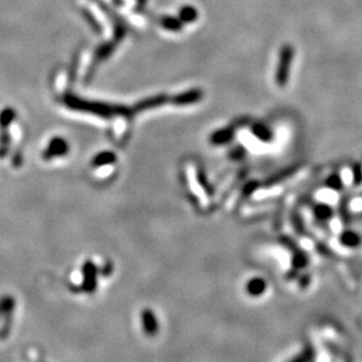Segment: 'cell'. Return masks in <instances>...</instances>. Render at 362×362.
Masks as SVG:
<instances>
[{
	"label": "cell",
	"mask_w": 362,
	"mask_h": 362,
	"mask_svg": "<svg viewBox=\"0 0 362 362\" xmlns=\"http://www.w3.org/2000/svg\"><path fill=\"white\" fill-rule=\"evenodd\" d=\"M63 103L71 108L72 111H79L83 113L94 114V115L104 117V119H111L116 115L130 117L133 115V111L124 105L111 104L99 102V101H88L86 99H81L72 93H67L63 96Z\"/></svg>",
	"instance_id": "1"
},
{
	"label": "cell",
	"mask_w": 362,
	"mask_h": 362,
	"mask_svg": "<svg viewBox=\"0 0 362 362\" xmlns=\"http://www.w3.org/2000/svg\"><path fill=\"white\" fill-rule=\"evenodd\" d=\"M294 59V48L292 45L286 44L280 48L279 52V60L276 65L275 71V83L279 87H285L290 79V73L292 62Z\"/></svg>",
	"instance_id": "2"
},
{
	"label": "cell",
	"mask_w": 362,
	"mask_h": 362,
	"mask_svg": "<svg viewBox=\"0 0 362 362\" xmlns=\"http://www.w3.org/2000/svg\"><path fill=\"white\" fill-rule=\"evenodd\" d=\"M204 96V93L201 88H193L189 91L180 93L170 99V102L176 105H189L199 102Z\"/></svg>",
	"instance_id": "3"
},
{
	"label": "cell",
	"mask_w": 362,
	"mask_h": 362,
	"mask_svg": "<svg viewBox=\"0 0 362 362\" xmlns=\"http://www.w3.org/2000/svg\"><path fill=\"white\" fill-rule=\"evenodd\" d=\"M69 150V145L66 140H63L62 137H54L50 142L47 149L45 150L44 157L46 160H51L53 157H59L62 155H66Z\"/></svg>",
	"instance_id": "4"
},
{
	"label": "cell",
	"mask_w": 362,
	"mask_h": 362,
	"mask_svg": "<svg viewBox=\"0 0 362 362\" xmlns=\"http://www.w3.org/2000/svg\"><path fill=\"white\" fill-rule=\"evenodd\" d=\"M170 101V97L166 94H158L155 96L148 97V99H144L137 102L134 107V111L135 112H143L148 111V109H153L156 107H160V105H163L165 102Z\"/></svg>",
	"instance_id": "5"
},
{
	"label": "cell",
	"mask_w": 362,
	"mask_h": 362,
	"mask_svg": "<svg viewBox=\"0 0 362 362\" xmlns=\"http://www.w3.org/2000/svg\"><path fill=\"white\" fill-rule=\"evenodd\" d=\"M84 272V280L82 284L83 291L92 292L95 290L96 286V267L93 263L87 262L83 267Z\"/></svg>",
	"instance_id": "6"
},
{
	"label": "cell",
	"mask_w": 362,
	"mask_h": 362,
	"mask_svg": "<svg viewBox=\"0 0 362 362\" xmlns=\"http://www.w3.org/2000/svg\"><path fill=\"white\" fill-rule=\"evenodd\" d=\"M235 136V128L227 127L218 129L211 134L210 142L215 145H223L229 143L230 141H232Z\"/></svg>",
	"instance_id": "7"
},
{
	"label": "cell",
	"mask_w": 362,
	"mask_h": 362,
	"mask_svg": "<svg viewBox=\"0 0 362 362\" xmlns=\"http://www.w3.org/2000/svg\"><path fill=\"white\" fill-rule=\"evenodd\" d=\"M266 288H267L266 282L263 278H259V276L250 279L246 284L247 294L251 296H254V298H257V296L265 293Z\"/></svg>",
	"instance_id": "8"
},
{
	"label": "cell",
	"mask_w": 362,
	"mask_h": 362,
	"mask_svg": "<svg viewBox=\"0 0 362 362\" xmlns=\"http://www.w3.org/2000/svg\"><path fill=\"white\" fill-rule=\"evenodd\" d=\"M251 133L253 134L255 138H258L259 141L264 142V143H268L273 140V133L272 130L264 123H254L251 125Z\"/></svg>",
	"instance_id": "9"
},
{
	"label": "cell",
	"mask_w": 362,
	"mask_h": 362,
	"mask_svg": "<svg viewBox=\"0 0 362 362\" xmlns=\"http://www.w3.org/2000/svg\"><path fill=\"white\" fill-rule=\"evenodd\" d=\"M340 243L346 247L354 249V247H357V246L361 245L362 238H361L360 233L355 232V231L345 230L344 232L340 235Z\"/></svg>",
	"instance_id": "10"
},
{
	"label": "cell",
	"mask_w": 362,
	"mask_h": 362,
	"mask_svg": "<svg viewBox=\"0 0 362 362\" xmlns=\"http://www.w3.org/2000/svg\"><path fill=\"white\" fill-rule=\"evenodd\" d=\"M142 323H143V328L144 332L147 333L148 335L153 336L156 334L157 332V320L155 318V314H154L153 311L145 310L142 313Z\"/></svg>",
	"instance_id": "11"
},
{
	"label": "cell",
	"mask_w": 362,
	"mask_h": 362,
	"mask_svg": "<svg viewBox=\"0 0 362 362\" xmlns=\"http://www.w3.org/2000/svg\"><path fill=\"white\" fill-rule=\"evenodd\" d=\"M313 215H314L316 221L327 222L333 217L334 210H333L331 205L324 204V203H318V204L313 206Z\"/></svg>",
	"instance_id": "12"
},
{
	"label": "cell",
	"mask_w": 362,
	"mask_h": 362,
	"mask_svg": "<svg viewBox=\"0 0 362 362\" xmlns=\"http://www.w3.org/2000/svg\"><path fill=\"white\" fill-rule=\"evenodd\" d=\"M296 170H298V166H291V168L284 169L282 172H279L278 174H275L272 176L271 178H268V180L264 183V186H273L275 184H278L280 182L286 181L287 178H290L292 175L295 174Z\"/></svg>",
	"instance_id": "13"
},
{
	"label": "cell",
	"mask_w": 362,
	"mask_h": 362,
	"mask_svg": "<svg viewBox=\"0 0 362 362\" xmlns=\"http://www.w3.org/2000/svg\"><path fill=\"white\" fill-rule=\"evenodd\" d=\"M160 24L164 30H168L170 32H181L183 27H184V24L182 23L180 18L170 17V15H165V17L161 18Z\"/></svg>",
	"instance_id": "14"
},
{
	"label": "cell",
	"mask_w": 362,
	"mask_h": 362,
	"mask_svg": "<svg viewBox=\"0 0 362 362\" xmlns=\"http://www.w3.org/2000/svg\"><path fill=\"white\" fill-rule=\"evenodd\" d=\"M116 44L114 41L111 42H105L103 45H101L100 47H97V50L95 52V59L94 62L95 63H100L101 61H103L108 58V56H111L113 54L114 50H115Z\"/></svg>",
	"instance_id": "15"
},
{
	"label": "cell",
	"mask_w": 362,
	"mask_h": 362,
	"mask_svg": "<svg viewBox=\"0 0 362 362\" xmlns=\"http://www.w3.org/2000/svg\"><path fill=\"white\" fill-rule=\"evenodd\" d=\"M178 18L183 24H191L198 19V11L191 5H184L178 12Z\"/></svg>",
	"instance_id": "16"
},
{
	"label": "cell",
	"mask_w": 362,
	"mask_h": 362,
	"mask_svg": "<svg viewBox=\"0 0 362 362\" xmlns=\"http://www.w3.org/2000/svg\"><path fill=\"white\" fill-rule=\"evenodd\" d=\"M308 265L307 255L300 249H295L292 251V268L296 271L303 270Z\"/></svg>",
	"instance_id": "17"
},
{
	"label": "cell",
	"mask_w": 362,
	"mask_h": 362,
	"mask_svg": "<svg viewBox=\"0 0 362 362\" xmlns=\"http://www.w3.org/2000/svg\"><path fill=\"white\" fill-rule=\"evenodd\" d=\"M114 162H116V155L112 152H103L97 154L94 160H93L92 164L94 166H104L108 164H112Z\"/></svg>",
	"instance_id": "18"
},
{
	"label": "cell",
	"mask_w": 362,
	"mask_h": 362,
	"mask_svg": "<svg viewBox=\"0 0 362 362\" xmlns=\"http://www.w3.org/2000/svg\"><path fill=\"white\" fill-rule=\"evenodd\" d=\"M15 116V111L13 108H5L4 111L0 113V127L3 129H6L7 127H10V124L14 121Z\"/></svg>",
	"instance_id": "19"
},
{
	"label": "cell",
	"mask_w": 362,
	"mask_h": 362,
	"mask_svg": "<svg viewBox=\"0 0 362 362\" xmlns=\"http://www.w3.org/2000/svg\"><path fill=\"white\" fill-rule=\"evenodd\" d=\"M325 185L332 190L340 191V190H343V188H344L343 178H341L339 174L333 173L326 178V181H325Z\"/></svg>",
	"instance_id": "20"
},
{
	"label": "cell",
	"mask_w": 362,
	"mask_h": 362,
	"mask_svg": "<svg viewBox=\"0 0 362 362\" xmlns=\"http://www.w3.org/2000/svg\"><path fill=\"white\" fill-rule=\"evenodd\" d=\"M260 185H262V184H260V183L257 182V181H251L249 183H246V184L244 185L243 189H242V196L244 198L250 197L251 195L253 194L254 191L257 190Z\"/></svg>",
	"instance_id": "21"
},
{
	"label": "cell",
	"mask_w": 362,
	"mask_h": 362,
	"mask_svg": "<svg viewBox=\"0 0 362 362\" xmlns=\"http://www.w3.org/2000/svg\"><path fill=\"white\" fill-rule=\"evenodd\" d=\"M10 145V135L6 132H3L0 135V157H4L6 155L7 150H9Z\"/></svg>",
	"instance_id": "22"
},
{
	"label": "cell",
	"mask_w": 362,
	"mask_h": 362,
	"mask_svg": "<svg viewBox=\"0 0 362 362\" xmlns=\"http://www.w3.org/2000/svg\"><path fill=\"white\" fill-rule=\"evenodd\" d=\"M314 359V351H313V348L311 346H307L306 348L304 349V351L300 353V355H298L296 357H294L293 361H311Z\"/></svg>",
	"instance_id": "23"
},
{
	"label": "cell",
	"mask_w": 362,
	"mask_h": 362,
	"mask_svg": "<svg viewBox=\"0 0 362 362\" xmlns=\"http://www.w3.org/2000/svg\"><path fill=\"white\" fill-rule=\"evenodd\" d=\"M82 14L84 15V18L88 20V23L91 24V26L93 27V30H94L95 32H97V33H100V32H101L100 24L97 23V20L91 14V12H89L88 10H82Z\"/></svg>",
	"instance_id": "24"
},
{
	"label": "cell",
	"mask_w": 362,
	"mask_h": 362,
	"mask_svg": "<svg viewBox=\"0 0 362 362\" xmlns=\"http://www.w3.org/2000/svg\"><path fill=\"white\" fill-rule=\"evenodd\" d=\"M353 183L357 186L362 183V165L355 164L353 168Z\"/></svg>",
	"instance_id": "25"
},
{
	"label": "cell",
	"mask_w": 362,
	"mask_h": 362,
	"mask_svg": "<svg viewBox=\"0 0 362 362\" xmlns=\"http://www.w3.org/2000/svg\"><path fill=\"white\" fill-rule=\"evenodd\" d=\"M340 215H341V218H343L344 223H348L349 222V212H348V207H347V202H346L345 199H343V201H341Z\"/></svg>",
	"instance_id": "26"
},
{
	"label": "cell",
	"mask_w": 362,
	"mask_h": 362,
	"mask_svg": "<svg viewBox=\"0 0 362 362\" xmlns=\"http://www.w3.org/2000/svg\"><path fill=\"white\" fill-rule=\"evenodd\" d=\"M244 154H245V150L243 148H233L231 150L230 156L231 158H233V160H239V158L244 157Z\"/></svg>",
	"instance_id": "27"
},
{
	"label": "cell",
	"mask_w": 362,
	"mask_h": 362,
	"mask_svg": "<svg viewBox=\"0 0 362 362\" xmlns=\"http://www.w3.org/2000/svg\"><path fill=\"white\" fill-rule=\"evenodd\" d=\"M310 282H311V276H310V274H305V275H302V276L299 275V285H300V286H302L303 288L307 287L308 284H310Z\"/></svg>",
	"instance_id": "28"
}]
</instances>
